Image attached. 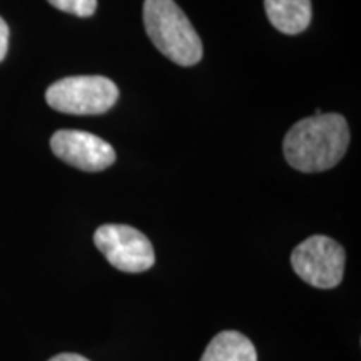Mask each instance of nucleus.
Listing matches in <instances>:
<instances>
[{"label":"nucleus","mask_w":361,"mask_h":361,"mask_svg":"<svg viewBox=\"0 0 361 361\" xmlns=\"http://www.w3.org/2000/svg\"><path fill=\"white\" fill-rule=\"evenodd\" d=\"M264 8L271 25L283 34H301L311 22V0H264Z\"/></svg>","instance_id":"nucleus-7"},{"label":"nucleus","mask_w":361,"mask_h":361,"mask_svg":"<svg viewBox=\"0 0 361 361\" xmlns=\"http://www.w3.org/2000/svg\"><path fill=\"white\" fill-rule=\"evenodd\" d=\"M201 361H258L256 348L239 331H221L206 346Z\"/></svg>","instance_id":"nucleus-8"},{"label":"nucleus","mask_w":361,"mask_h":361,"mask_svg":"<svg viewBox=\"0 0 361 361\" xmlns=\"http://www.w3.org/2000/svg\"><path fill=\"white\" fill-rule=\"evenodd\" d=\"M51 149L59 159L85 173H101L116 162L114 147L84 130H57L51 139Z\"/></svg>","instance_id":"nucleus-6"},{"label":"nucleus","mask_w":361,"mask_h":361,"mask_svg":"<svg viewBox=\"0 0 361 361\" xmlns=\"http://www.w3.org/2000/svg\"><path fill=\"white\" fill-rule=\"evenodd\" d=\"M49 361H89L87 358H84V356L80 355H75V353H61L57 356H54Z\"/></svg>","instance_id":"nucleus-11"},{"label":"nucleus","mask_w":361,"mask_h":361,"mask_svg":"<svg viewBox=\"0 0 361 361\" xmlns=\"http://www.w3.org/2000/svg\"><path fill=\"white\" fill-rule=\"evenodd\" d=\"M119 89L102 75H72L57 80L45 90L52 109L72 116H97L114 107Z\"/></svg>","instance_id":"nucleus-3"},{"label":"nucleus","mask_w":361,"mask_h":361,"mask_svg":"<svg viewBox=\"0 0 361 361\" xmlns=\"http://www.w3.org/2000/svg\"><path fill=\"white\" fill-rule=\"evenodd\" d=\"M350 128L341 114H319L301 119L288 130L283 142L288 164L301 173L331 169L346 154Z\"/></svg>","instance_id":"nucleus-1"},{"label":"nucleus","mask_w":361,"mask_h":361,"mask_svg":"<svg viewBox=\"0 0 361 361\" xmlns=\"http://www.w3.org/2000/svg\"><path fill=\"white\" fill-rule=\"evenodd\" d=\"M8 51V25L7 22L0 17V62L4 61Z\"/></svg>","instance_id":"nucleus-10"},{"label":"nucleus","mask_w":361,"mask_h":361,"mask_svg":"<svg viewBox=\"0 0 361 361\" xmlns=\"http://www.w3.org/2000/svg\"><path fill=\"white\" fill-rule=\"evenodd\" d=\"M59 11L72 13L75 17H90L97 8V0H47Z\"/></svg>","instance_id":"nucleus-9"},{"label":"nucleus","mask_w":361,"mask_h":361,"mask_svg":"<svg viewBox=\"0 0 361 361\" xmlns=\"http://www.w3.org/2000/svg\"><path fill=\"white\" fill-rule=\"evenodd\" d=\"M142 16L149 39L169 61L183 67L201 61L200 35L174 0H146Z\"/></svg>","instance_id":"nucleus-2"},{"label":"nucleus","mask_w":361,"mask_h":361,"mask_svg":"<svg viewBox=\"0 0 361 361\" xmlns=\"http://www.w3.org/2000/svg\"><path fill=\"white\" fill-rule=\"evenodd\" d=\"M97 250L114 268L142 273L154 266V247L146 234L126 224H104L94 234Z\"/></svg>","instance_id":"nucleus-5"},{"label":"nucleus","mask_w":361,"mask_h":361,"mask_svg":"<svg viewBox=\"0 0 361 361\" xmlns=\"http://www.w3.org/2000/svg\"><path fill=\"white\" fill-rule=\"evenodd\" d=\"M345 250L335 239L316 234L295 247L291 264L303 281L319 290H331L345 273Z\"/></svg>","instance_id":"nucleus-4"}]
</instances>
